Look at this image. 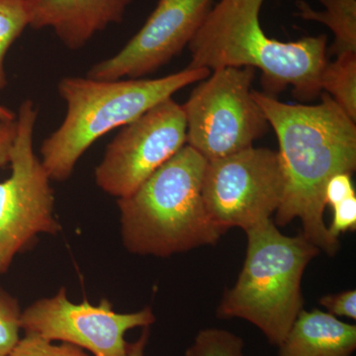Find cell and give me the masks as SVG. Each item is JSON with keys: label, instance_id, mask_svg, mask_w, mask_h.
Listing matches in <instances>:
<instances>
[{"label": "cell", "instance_id": "obj_1", "mask_svg": "<svg viewBox=\"0 0 356 356\" xmlns=\"http://www.w3.org/2000/svg\"><path fill=\"white\" fill-rule=\"evenodd\" d=\"M252 96L280 144L284 193L273 222L283 227L299 219L304 238L337 254L341 243L324 221L325 188L337 173L355 172V122L325 92L316 105L289 104L254 90Z\"/></svg>", "mask_w": 356, "mask_h": 356}, {"label": "cell", "instance_id": "obj_2", "mask_svg": "<svg viewBox=\"0 0 356 356\" xmlns=\"http://www.w3.org/2000/svg\"><path fill=\"white\" fill-rule=\"evenodd\" d=\"M266 0H218L188 44L191 69L250 67L261 70L270 91L292 86L293 95L312 100L323 92L327 36L294 42L269 38L261 24Z\"/></svg>", "mask_w": 356, "mask_h": 356}, {"label": "cell", "instance_id": "obj_3", "mask_svg": "<svg viewBox=\"0 0 356 356\" xmlns=\"http://www.w3.org/2000/svg\"><path fill=\"white\" fill-rule=\"evenodd\" d=\"M206 161L185 145L127 197L117 199L122 243L130 254L168 257L216 245L226 232L205 209Z\"/></svg>", "mask_w": 356, "mask_h": 356}, {"label": "cell", "instance_id": "obj_4", "mask_svg": "<svg viewBox=\"0 0 356 356\" xmlns=\"http://www.w3.org/2000/svg\"><path fill=\"white\" fill-rule=\"evenodd\" d=\"M210 74L204 67H186L156 79H60L58 91L67 104V113L60 127L40 147V159L49 177L58 182L69 179L77 161L96 140L139 118L185 86L207 79Z\"/></svg>", "mask_w": 356, "mask_h": 356}, {"label": "cell", "instance_id": "obj_5", "mask_svg": "<svg viewBox=\"0 0 356 356\" xmlns=\"http://www.w3.org/2000/svg\"><path fill=\"white\" fill-rule=\"evenodd\" d=\"M245 234V264L235 286L225 292L217 316L248 321L280 346L303 310L302 277L320 250L302 234L283 235L273 219Z\"/></svg>", "mask_w": 356, "mask_h": 356}, {"label": "cell", "instance_id": "obj_6", "mask_svg": "<svg viewBox=\"0 0 356 356\" xmlns=\"http://www.w3.org/2000/svg\"><path fill=\"white\" fill-rule=\"evenodd\" d=\"M38 109L32 100L21 103L11 149L10 177L0 182V275L14 257L34 247L40 234L57 235L62 227L54 214L50 177L34 152Z\"/></svg>", "mask_w": 356, "mask_h": 356}, {"label": "cell", "instance_id": "obj_7", "mask_svg": "<svg viewBox=\"0 0 356 356\" xmlns=\"http://www.w3.org/2000/svg\"><path fill=\"white\" fill-rule=\"evenodd\" d=\"M254 76L250 67L213 70L181 105L186 145L206 161L254 147L268 130L266 115L252 96Z\"/></svg>", "mask_w": 356, "mask_h": 356}, {"label": "cell", "instance_id": "obj_8", "mask_svg": "<svg viewBox=\"0 0 356 356\" xmlns=\"http://www.w3.org/2000/svg\"><path fill=\"white\" fill-rule=\"evenodd\" d=\"M284 193V175L278 152L250 147L208 161L202 197L211 221L222 231L247 232L270 220Z\"/></svg>", "mask_w": 356, "mask_h": 356}, {"label": "cell", "instance_id": "obj_9", "mask_svg": "<svg viewBox=\"0 0 356 356\" xmlns=\"http://www.w3.org/2000/svg\"><path fill=\"white\" fill-rule=\"evenodd\" d=\"M185 145L184 110L168 98L122 127L96 166V184L113 197H127Z\"/></svg>", "mask_w": 356, "mask_h": 356}, {"label": "cell", "instance_id": "obj_10", "mask_svg": "<svg viewBox=\"0 0 356 356\" xmlns=\"http://www.w3.org/2000/svg\"><path fill=\"white\" fill-rule=\"evenodd\" d=\"M156 316L149 307L135 313L114 311L108 299L98 305L74 304L62 287L55 296L37 300L22 311L21 330L49 341H60L90 351L95 356H130L126 332L151 327Z\"/></svg>", "mask_w": 356, "mask_h": 356}, {"label": "cell", "instance_id": "obj_11", "mask_svg": "<svg viewBox=\"0 0 356 356\" xmlns=\"http://www.w3.org/2000/svg\"><path fill=\"white\" fill-rule=\"evenodd\" d=\"M215 0H159L146 23L113 57L86 76L97 81L142 79L179 55L203 24Z\"/></svg>", "mask_w": 356, "mask_h": 356}, {"label": "cell", "instance_id": "obj_12", "mask_svg": "<svg viewBox=\"0 0 356 356\" xmlns=\"http://www.w3.org/2000/svg\"><path fill=\"white\" fill-rule=\"evenodd\" d=\"M30 27L50 28L65 48L83 49L96 34L124 19L134 0H24Z\"/></svg>", "mask_w": 356, "mask_h": 356}, {"label": "cell", "instance_id": "obj_13", "mask_svg": "<svg viewBox=\"0 0 356 356\" xmlns=\"http://www.w3.org/2000/svg\"><path fill=\"white\" fill-rule=\"evenodd\" d=\"M278 346V356H351L356 348V325L327 312L303 309Z\"/></svg>", "mask_w": 356, "mask_h": 356}, {"label": "cell", "instance_id": "obj_14", "mask_svg": "<svg viewBox=\"0 0 356 356\" xmlns=\"http://www.w3.org/2000/svg\"><path fill=\"white\" fill-rule=\"evenodd\" d=\"M324 10L312 8L303 0L296 2L295 15L302 20L324 24L334 35L329 54L339 56L343 53H356V0H318Z\"/></svg>", "mask_w": 356, "mask_h": 356}, {"label": "cell", "instance_id": "obj_15", "mask_svg": "<svg viewBox=\"0 0 356 356\" xmlns=\"http://www.w3.org/2000/svg\"><path fill=\"white\" fill-rule=\"evenodd\" d=\"M321 88L355 122L356 53H343L327 62L321 76Z\"/></svg>", "mask_w": 356, "mask_h": 356}, {"label": "cell", "instance_id": "obj_16", "mask_svg": "<svg viewBox=\"0 0 356 356\" xmlns=\"http://www.w3.org/2000/svg\"><path fill=\"white\" fill-rule=\"evenodd\" d=\"M29 24L24 0H0V89L7 86L4 69L7 51Z\"/></svg>", "mask_w": 356, "mask_h": 356}, {"label": "cell", "instance_id": "obj_17", "mask_svg": "<svg viewBox=\"0 0 356 356\" xmlns=\"http://www.w3.org/2000/svg\"><path fill=\"white\" fill-rule=\"evenodd\" d=\"M243 344L233 332L210 327L198 332L185 356H243Z\"/></svg>", "mask_w": 356, "mask_h": 356}, {"label": "cell", "instance_id": "obj_18", "mask_svg": "<svg viewBox=\"0 0 356 356\" xmlns=\"http://www.w3.org/2000/svg\"><path fill=\"white\" fill-rule=\"evenodd\" d=\"M19 302L0 287V356H9L20 341Z\"/></svg>", "mask_w": 356, "mask_h": 356}, {"label": "cell", "instance_id": "obj_19", "mask_svg": "<svg viewBox=\"0 0 356 356\" xmlns=\"http://www.w3.org/2000/svg\"><path fill=\"white\" fill-rule=\"evenodd\" d=\"M9 356H89L88 353L74 344L63 343L53 344L51 341L26 334L20 339Z\"/></svg>", "mask_w": 356, "mask_h": 356}, {"label": "cell", "instance_id": "obj_20", "mask_svg": "<svg viewBox=\"0 0 356 356\" xmlns=\"http://www.w3.org/2000/svg\"><path fill=\"white\" fill-rule=\"evenodd\" d=\"M332 219L327 227L330 234L339 238L341 234L356 229V195L332 206Z\"/></svg>", "mask_w": 356, "mask_h": 356}, {"label": "cell", "instance_id": "obj_21", "mask_svg": "<svg viewBox=\"0 0 356 356\" xmlns=\"http://www.w3.org/2000/svg\"><path fill=\"white\" fill-rule=\"evenodd\" d=\"M321 306L334 317L356 318V291L348 290L337 294L325 295L318 300Z\"/></svg>", "mask_w": 356, "mask_h": 356}, {"label": "cell", "instance_id": "obj_22", "mask_svg": "<svg viewBox=\"0 0 356 356\" xmlns=\"http://www.w3.org/2000/svg\"><path fill=\"white\" fill-rule=\"evenodd\" d=\"M355 195L350 173H337L330 178L325 188V206L337 205L346 199Z\"/></svg>", "mask_w": 356, "mask_h": 356}, {"label": "cell", "instance_id": "obj_23", "mask_svg": "<svg viewBox=\"0 0 356 356\" xmlns=\"http://www.w3.org/2000/svg\"><path fill=\"white\" fill-rule=\"evenodd\" d=\"M16 120V119H15ZM0 119V168L8 165L16 135V122Z\"/></svg>", "mask_w": 356, "mask_h": 356}, {"label": "cell", "instance_id": "obj_24", "mask_svg": "<svg viewBox=\"0 0 356 356\" xmlns=\"http://www.w3.org/2000/svg\"><path fill=\"white\" fill-rule=\"evenodd\" d=\"M149 327H143L142 334L137 341L129 343V355L130 356H144L145 348L149 341Z\"/></svg>", "mask_w": 356, "mask_h": 356}, {"label": "cell", "instance_id": "obj_25", "mask_svg": "<svg viewBox=\"0 0 356 356\" xmlns=\"http://www.w3.org/2000/svg\"><path fill=\"white\" fill-rule=\"evenodd\" d=\"M0 119L1 120L14 121L16 119V116L10 109L0 105Z\"/></svg>", "mask_w": 356, "mask_h": 356}]
</instances>
